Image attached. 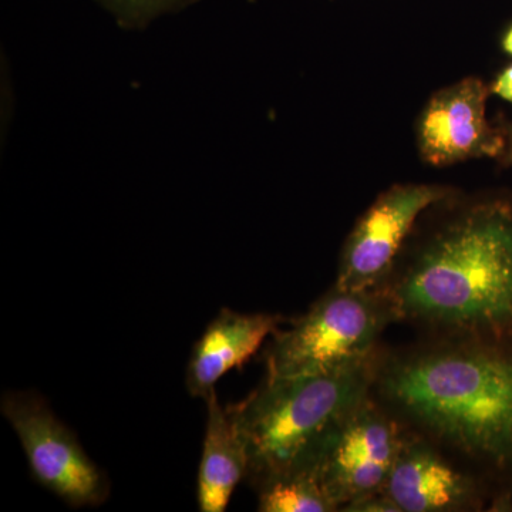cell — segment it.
<instances>
[{
  "mask_svg": "<svg viewBox=\"0 0 512 512\" xmlns=\"http://www.w3.org/2000/svg\"><path fill=\"white\" fill-rule=\"evenodd\" d=\"M397 319L457 340L512 343V205H477L384 286Z\"/></svg>",
  "mask_w": 512,
  "mask_h": 512,
  "instance_id": "1",
  "label": "cell"
},
{
  "mask_svg": "<svg viewBox=\"0 0 512 512\" xmlns=\"http://www.w3.org/2000/svg\"><path fill=\"white\" fill-rule=\"evenodd\" d=\"M387 403L464 456L512 474V343L458 340L377 370Z\"/></svg>",
  "mask_w": 512,
  "mask_h": 512,
  "instance_id": "2",
  "label": "cell"
},
{
  "mask_svg": "<svg viewBox=\"0 0 512 512\" xmlns=\"http://www.w3.org/2000/svg\"><path fill=\"white\" fill-rule=\"evenodd\" d=\"M376 356L330 375L268 377L241 403L228 406L245 451L249 483L311 470L323 444L370 396Z\"/></svg>",
  "mask_w": 512,
  "mask_h": 512,
  "instance_id": "3",
  "label": "cell"
},
{
  "mask_svg": "<svg viewBox=\"0 0 512 512\" xmlns=\"http://www.w3.org/2000/svg\"><path fill=\"white\" fill-rule=\"evenodd\" d=\"M396 312L384 289L333 288L265 350L266 376H320L375 356L377 340Z\"/></svg>",
  "mask_w": 512,
  "mask_h": 512,
  "instance_id": "4",
  "label": "cell"
},
{
  "mask_svg": "<svg viewBox=\"0 0 512 512\" xmlns=\"http://www.w3.org/2000/svg\"><path fill=\"white\" fill-rule=\"evenodd\" d=\"M0 409L18 434L37 483L73 508L97 507L107 500L110 485L103 471L40 394L5 393Z\"/></svg>",
  "mask_w": 512,
  "mask_h": 512,
  "instance_id": "5",
  "label": "cell"
},
{
  "mask_svg": "<svg viewBox=\"0 0 512 512\" xmlns=\"http://www.w3.org/2000/svg\"><path fill=\"white\" fill-rule=\"evenodd\" d=\"M403 440L399 424L369 396L330 434L311 470L342 511L383 493Z\"/></svg>",
  "mask_w": 512,
  "mask_h": 512,
  "instance_id": "6",
  "label": "cell"
},
{
  "mask_svg": "<svg viewBox=\"0 0 512 512\" xmlns=\"http://www.w3.org/2000/svg\"><path fill=\"white\" fill-rule=\"evenodd\" d=\"M443 197L444 191L431 185H396L384 192L353 229L336 288L352 292L383 289L417 217Z\"/></svg>",
  "mask_w": 512,
  "mask_h": 512,
  "instance_id": "7",
  "label": "cell"
},
{
  "mask_svg": "<svg viewBox=\"0 0 512 512\" xmlns=\"http://www.w3.org/2000/svg\"><path fill=\"white\" fill-rule=\"evenodd\" d=\"M490 90L480 79L463 80L431 99L419 126L421 154L434 165L500 157L505 133L487 120Z\"/></svg>",
  "mask_w": 512,
  "mask_h": 512,
  "instance_id": "8",
  "label": "cell"
},
{
  "mask_svg": "<svg viewBox=\"0 0 512 512\" xmlns=\"http://www.w3.org/2000/svg\"><path fill=\"white\" fill-rule=\"evenodd\" d=\"M384 493L400 512L463 511L478 501L476 484L426 441L404 436Z\"/></svg>",
  "mask_w": 512,
  "mask_h": 512,
  "instance_id": "9",
  "label": "cell"
},
{
  "mask_svg": "<svg viewBox=\"0 0 512 512\" xmlns=\"http://www.w3.org/2000/svg\"><path fill=\"white\" fill-rule=\"evenodd\" d=\"M281 322V316L271 313L222 309L192 349L185 379L191 396L207 399L218 380L241 369Z\"/></svg>",
  "mask_w": 512,
  "mask_h": 512,
  "instance_id": "10",
  "label": "cell"
},
{
  "mask_svg": "<svg viewBox=\"0 0 512 512\" xmlns=\"http://www.w3.org/2000/svg\"><path fill=\"white\" fill-rule=\"evenodd\" d=\"M205 402L208 419L198 473V507L201 512H224L235 488L247 477V451L215 390Z\"/></svg>",
  "mask_w": 512,
  "mask_h": 512,
  "instance_id": "11",
  "label": "cell"
},
{
  "mask_svg": "<svg viewBox=\"0 0 512 512\" xmlns=\"http://www.w3.org/2000/svg\"><path fill=\"white\" fill-rule=\"evenodd\" d=\"M256 490L261 512L339 511L313 470L293 471L271 478Z\"/></svg>",
  "mask_w": 512,
  "mask_h": 512,
  "instance_id": "12",
  "label": "cell"
},
{
  "mask_svg": "<svg viewBox=\"0 0 512 512\" xmlns=\"http://www.w3.org/2000/svg\"><path fill=\"white\" fill-rule=\"evenodd\" d=\"M117 23L127 29H143L160 16L197 3L198 0H97Z\"/></svg>",
  "mask_w": 512,
  "mask_h": 512,
  "instance_id": "13",
  "label": "cell"
},
{
  "mask_svg": "<svg viewBox=\"0 0 512 512\" xmlns=\"http://www.w3.org/2000/svg\"><path fill=\"white\" fill-rule=\"evenodd\" d=\"M342 511L356 512H400L396 504L387 497L386 493L370 495L363 500L355 501V503L346 505Z\"/></svg>",
  "mask_w": 512,
  "mask_h": 512,
  "instance_id": "14",
  "label": "cell"
},
{
  "mask_svg": "<svg viewBox=\"0 0 512 512\" xmlns=\"http://www.w3.org/2000/svg\"><path fill=\"white\" fill-rule=\"evenodd\" d=\"M491 93L497 94L498 97L512 103V64L498 74L491 86Z\"/></svg>",
  "mask_w": 512,
  "mask_h": 512,
  "instance_id": "15",
  "label": "cell"
},
{
  "mask_svg": "<svg viewBox=\"0 0 512 512\" xmlns=\"http://www.w3.org/2000/svg\"><path fill=\"white\" fill-rule=\"evenodd\" d=\"M500 157L505 164L512 165V130L505 133V147Z\"/></svg>",
  "mask_w": 512,
  "mask_h": 512,
  "instance_id": "16",
  "label": "cell"
},
{
  "mask_svg": "<svg viewBox=\"0 0 512 512\" xmlns=\"http://www.w3.org/2000/svg\"><path fill=\"white\" fill-rule=\"evenodd\" d=\"M503 49L505 53H508V55L512 56V25L504 35Z\"/></svg>",
  "mask_w": 512,
  "mask_h": 512,
  "instance_id": "17",
  "label": "cell"
}]
</instances>
